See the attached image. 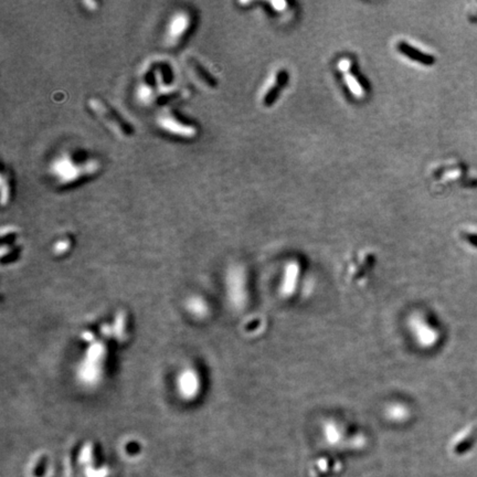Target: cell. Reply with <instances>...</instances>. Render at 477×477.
<instances>
[{
    "instance_id": "6da1fadb",
    "label": "cell",
    "mask_w": 477,
    "mask_h": 477,
    "mask_svg": "<svg viewBox=\"0 0 477 477\" xmlns=\"http://www.w3.org/2000/svg\"><path fill=\"white\" fill-rule=\"evenodd\" d=\"M101 168V161L97 158L80 160L69 152H63L51 161L49 173L59 186L67 187L99 174Z\"/></svg>"
},
{
    "instance_id": "7a4b0ae2",
    "label": "cell",
    "mask_w": 477,
    "mask_h": 477,
    "mask_svg": "<svg viewBox=\"0 0 477 477\" xmlns=\"http://www.w3.org/2000/svg\"><path fill=\"white\" fill-rule=\"evenodd\" d=\"M193 16L187 10H178L168 20L165 30V45L168 48H176L186 38L193 26Z\"/></svg>"
},
{
    "instance_id": "3957f363",
    "label": "cell",
    "mask_w": 477,
    "mask_h": 477,
    "mask_svg": "<svg viewBox=\"0 0 477 477\" xmlns=\"http://www.w3.org/2000/svg\"><path fill=\"white\" fill-rule=\"evenodd\" d=\"M156 124L165 133L183 139H194L199 134V130L196 125L181 121L169 111H164L158 114Z\"/></svg>"
},
{
    "instance_id": "277c9868",
    "label": "cell",
    "mask_w": 477,
    "mask_h": 477,
    "mask_svg": "<svg viewBox=\"0 0 477 477\" xmlns=\"http://www.w3.org/2000/svg\"><path fill=\"white\" fill-rule=\"evenodd\" d=\"M89 106L91 111L99 117V120L104 124L109 130L119 137H128L131 134L130 128L123 123L122 120L117 116L109 106H107L105 103H103L99 99H90L89 100Z\"/></svg>"
},
{
    "instance_id": "5b68a950",
    "label": "cell",
    "mask_w": 477,
    "mask_h": 477,
    "mask_svg": "<svg viewBox=\"0 0 477 477\" xmlns=\"http://www.w3.org/2000/svg\"><path fill=\"white\" fill-rule=\"evenodd\" d=\"M397 49L400 51V52L403 55H406L409 59H411V60L419 62V63H421L423 65H428V67H430V65H433L435 63V58L434 56H432V55H430L428 53L423 52V51H421L419 49L410 46L408 42H405V41L398 42L397 43Z\"/></svg>"
},
{
    "instance_id": "8992f818",
    "label": "cell",
    "mask_w": 477,
    "mask_h": 477,
    "mask_svg": "<svg viewBox=\"0 0 477 477\" xmlns=\"http://www.w3.org/2000/svg\"><path fill=\"white\" fill-rule=\"evenodd\" d=\"M289 78H290L289 73L286 70H281L280 72L277 73L275 85L271 86L270 90L265 93V95H264V98H263V104L264 105L270 106V105H272L273 103H275V101L278 98V95H280L281 90L283 89V87L286 84H288Z\"/></svg>"
},
{
    "instance_id": "52a82bcc",
    "label": "cell",
    "mask_w": 477,
    "mask_h": 477,
    "mask_svg": "<svg viewBox=\"0 0 477 477\" xmlns=\"http://www.w3.org/2000/svg\"><path fill=\"white\" fill-rule=\"evenodd\" d=\"M136 99L142 105H152L156 101V91L152 86L147 83H141L137 86Z\"/></svg>"
},
{
    "instance_id": "ba28073f",
    "label": "cell",
    "mask_w": 477,
    "mask_h": 477,
    "mask_svg": "<svg viewBox=\"0 0 477 477\" xmlns=\"http://www.w3.org/2000/svg\"><path fill=\"white\" fill-rule=\"evenodd\" d=\"M298 274V264H292V265L289 268L288 273L285 275V283L283 285L282 291L285 293V294H291V291L295 288V278L297 277Z\"/></svg>"
},
{
    "instance_id": "9c48e42d",
    "label": "cell",
    "mask_w": 477,
    "mask_h": 477,
    "mask_svg": "<svg viewBox=\"0 0 477 477\" xmlns=\"http://www.w3.org/2000/svg\"><path fill=\"white\" fill-rule=\"evenodd\" d=\"M83 5L86 7L87 10H98L99 4L94 2H84Z\"/></svg>"
}]
</instances>
